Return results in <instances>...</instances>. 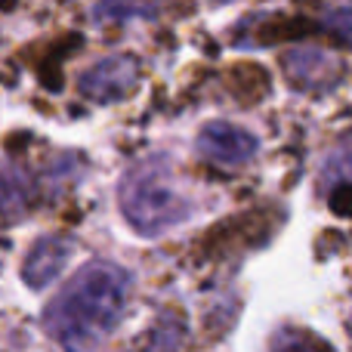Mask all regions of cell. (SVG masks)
I'll return each mask as SVG.
<instances>
[{
    "mask_svg": "<svg viewBox=\"0 0 352 352\" xmlns=\"http://www.w3.org/2000/svg\"><path fill=\"white\" fill-rule=\"evenodd\" d=\"M74 254V241L72 238H62V235H43L34 241V248L28 250L22 263V278L28 287L41 291L47 287L50 281H56V275L68 266Z\"/></svg>",
    "mask_w": 352,
    "mask_h": 352,
    "instance_id": "5b68a950",
    "label": "cell"
},
{
    "mask_svg": "<svg viewBox=\"0 0 352 352\" xmlns=\"http://www.w3.org/2000/svg\"><path fill=\"white\" fill-rule=\"evenodd\" d=\"M121 210L140 235H161L192 217V201L179 192L164 158H146L121 179Z\"/></svg>",
    "mask_w": 352,
    "mask_h": 352,
    "instance_id": "7a4b0ae2",
    "label": "cell"
},
{
    "mask_svg": "<svg viewBox=\"0 0 352 352\" xmlns=\"http://www.w3.org/2000/svg\"><path fill=\"white\" fill-rule=\"evenodd\" d=\"M269 352H324V346L300 328H281L272 337V349Z\"/></svg>",
    "mask_w": 352,
    "mask_h": 352,
    "instance_id": "ba28073f",
    "label": "cell"
},
{
    "mask_svg": "<svg viewBox=\"0 0 352 352\" xmlns=\"http://www.w3.org/2000/svg\"><path fill=\"white\" fill-rule=\"evenodd\" d=\"M198 152L201 158H207L217 167H241L248 161H254L256 140L248 130L235 127V124L213 121L204 124V130L198 133Z\"/></svg>",
    "mask_w": 352,
    "mask_h": 352,
    "instance_id": "277c9868",
    "label": "cell"
},
{
    "mask_svg": "<svg viewBox=\"0 0 352 352\" xmlns=\"http://www.w3.org/2000/svg\"><path fill=\"white\" fill-rule=\"evenodd\" d=\"M31 210V179L22 167H0V219L16 223Z\"/></svg>",
    "mask_w": 352,
    "mask_h": 352,
    "instance_id": "52a82bcc",
    "label": "cell"
},
{
    "mask_svg": "<svg viewBox=\"0 0 352 352\" xmlns=\"http://www.w3.org/2000/svg\"><path fill=\"white\" fill-rule=\"evenodd\" d=\"M136 80H140V62L127 53H115L87 68L80 78V93L93 102H118L133 90Z\"/></svg>",
    "mask_w": 352,
    "mask_h": 352,
    "instance_id": "3957f363",
    "label": "cell"
},
{
    "mask_svg": "<svg viewBox=\"0 0 352 352\" xmlns=\"http://www.w3.org/2000/svg\"><path fill=\"white\" fill-rule=\"evenodd\" d=\"M99 19H115V16H152V6H96Z\"/></svg>",
    "mask_w": 352,
    "mask_h": 352,
    "instance_id": "9c48e42d",
    "label": "cell"
},
{
    "mask_svg": "<svg viewBox=\"0 0 352 352\" xmlns=\"http://www.w3.org/2000/svg\"><path fill=\"white\" fill-rule=\"evenodd\" d=\"M130 285V272L118 263H87L47 306L43 324L68 352H99L127 312Z\"/></svg>",
    "mask_w": 352,
    "mask_h": 352,
    "instance_id": "6da1fadb",
    "label": "cell"
},
{
    "mask_svg": "<svg viewBox=\"0 0 352 352\" xmlns=\"http://www.w3.org/2000/svg\"><path fill=\"white\" fill-rule=\"evenodd\" d=\"M287 65V78L297 87H306V90H322V87H331L340 80L343 65L334 62L328 53L322 50H294L285 59Z\"/></svg>",
    "mask_w": 352,
    "mask_h": 352,
    "instance_id": "8992f818",
    "label": "cell"
}]
</instances>
